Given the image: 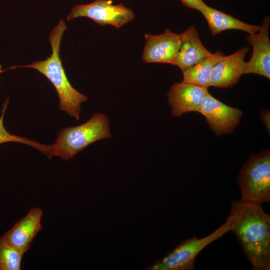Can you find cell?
Segmentation results:
<instances>
[{
  "instance_id": "obj_1",
  "label": "cell",
  "mask_w": 270,
  "mask_h": 270,
  "mask_svg": "<svg viewBox=\"0 0 270 270\" xmlns=\"http://www.w3.org/2000/svg\"><path fill=\"white\" fill-rule=\"evenodd\" d=\"M230 216L232 231L254 270H270V216L260 204L233 201Z\"/></svg>"
},
{
  "instance_id": "obj_2",
  "label": "cell",
  "mask_w": 270,
  "mask_h": 270,
  "mask_svg": "<svg viewBox=\"0 0 270 270\" xmlns=\"http://www.w3.org/2000/svg\"><path fill=\"white\" fill-rule=\"evenodd\" d=\"M67 28L64 20L61 19L50 32L49 40L52 54L46 60L26 66H12L10 68H32L44 74L52 83L57 92L60 99V109L76 120H79L81 104L88 100V97L76 90L71 85L60 56L61 41Z\"/></svg>"
},
{
  "instance_id": "obj_3",
  "label": "cell",
  "mask_w": 270,
  "mask_h": 270,
  "mask_svg": "<svg viewBox=\"0 0 270 270\" xmlns=\"http://www.w3.org/2000/svg\"><path fill=\"white\" fill-rule=\"evenodd\" d=\"M107 138H112L110 120L104 114L95 113L82 124L61 129L45 155L50 160L58 156L68 160L90 144Z\"/></svg>"
},
{
  "instance_id": "obj_4",
  "label": "cell",
  "mask_w": 270,
  "mask_h": 270,
  "mask_svg": "<svg viewBox=\"0 0 270 270\" xmlns=\"http://www.w3.org/2000/svg\"><path fill=\"white\" fill-rule=\"evenodd\" d=\"M238 182L243 202L262 205L270 202V152L251 155L242 168Z\"/></svg>"
},
{
  "instance_id": "obj_5",
  "label": "cell",
  "mask_w": 270,
  "mask_h": 270,
  "mask_svg": "<svg viewBox=\"0 0 270 270\" xmlns=\"http://www.w3.org/2000/svg\"><path fill=\"white\" fill-rule=\"evenodd\" d=\"M231 218L204 238L192 237L187 239L170 252L150 268L153 270H193L197 255L207 246L230 231Z\"/></svg>"
},
{
  "instance_id": "obj_6",
  "label": "cell",
  "mask_w": 270,
  "mask_h": 270,
  "mask_svg": "<svg viewBox=\"0 0 270 270\" xmlns=\"http://www.w3.org/2000/svg\"><path fill=\"white\" fill-rule=\"evenodd\" d=\"M133 10L122 3L113 4L112 0H96L88 4H77L66 16L68 20L86 17L100 26L120 28L134 18Z\"/></svg>"
},
{
  "instance_id": "obj_7",
  "label": "cell",
  "mask_w": 270,
  "mask_h": 270,
  "mask_svg": "<svg viewBox=\"0 0 270 270\" xmlns=\"http://www.w3.org/2000/svg\"><path fill=\"white\" fill-rule=\"evenodd\" d=\"M198 112L205 116L216 136L232 133L239 124L243 112L218 100L209 92L203 98Z\"/></svg>"
},
{
  "instance_id": "obj_8",
  "label": "cell",
  "mask_w": 270,
  "mask_h": 270,
  "mask_svg": "<svg viewBox=\"0 0 270 270\" xmlns=\"http://www.w3.org/2000/svg\"><path fill=\"white\" fill-rule=\"evenodd\" d=\"M146 40L142 56L147 63L158 62L174 64L180 46V34L166 29L163 34H144Z\"/></svg>"
},
{
  "instance_id": "obj_9",
  "label": "cell",
  "mask_w": 270,
  "mask_h": 270,
  "mask_svg": "<svg viewBox=\"0 0 270 270\" xmlns=\"http://www.w3.org/2000/svg\"><path fill=\"white\" fill-rule=\"evenodd\" d=\"M249 48L244 47L226 56L212 68L209 77V86L220 88L232 87L240 77L246 74V62L244 60Z\"/></svg>"
},
{
  "instance_id": "obj_10",
  "label": "cell",
  "mask_w": 270,
  "mask_h": 270,
  "mask_svg": "<svg viewBox=\"0 0 270 270\" xmlns=\"http://www.w3.org/2000/svg\"><path fill=\"white\" fill-rule=\"evenodd\" d=\"M270 17L266 16L258 32L246 36L247 42L252 46V52L246 62V74H255L270 78Z\"/></svg>"
},
{
  "instance_id": "obj_11",
  "label": "cell",
  "mask_w": 270,
  "mask_h": 270,
  "mask_svg": "<svg viewBox=\"0 0 270 270\" xmlns=\"http://www.w3.org/2000/svg\"><path fill=\"white\" fill-rule=\"evenodd\" d=\"M208 88L183 81L172 84L167 93L172 116L180 117L186 112H197L203 98L209 92Z\"/></svg>"
},
{
  "instance_id": "obj_12",
  "label": "cell",
  "mask_w": 270,
  "mask_h": 270,
  "mask_svg": "<svg viewBox=\"0 0 270 270\" xmlns=\"http://www.w3.org/2000/svg\"><path fill=\"white\" fill-rule=\"evenodd\" d=\"M42 210L32 208L2 236L13 246L24 254L30 248L38 233L42 230Z\"/></svg>"
},
{
  "instance_id": "obj_13",
  "label": "cell",
  "mask_w": 270,
  "mask_h": 270,
  "mask_svg": "<svg viewBox=\"0 0 270 270\" xmlns=\"http://www.w3.org/2000/svg\"><path fill=\"white\" fill-rule=\"evenodd\" d=\"M180 35V46L174 64L184 72L212 54L202 44L194 26H190Z\"/></svg>"
},
{
  "instance_id": "obj_14",
  "label": "cell",
  "mask_w": 270,
  "mask_h": 270,
  "mask_svg": "<svg viewBox=\"0 0 270 270\" xmlns=\"http://www.w3.org/2000/svg\"><path fill=\"white\" fill-rule=\"evenodd\" d=\"M200 12L206 19L208 28L212 36L229 30H242L248 34H252L258 32L260 28V26L248 24L230 14L208 6Z\"/></svg>"
},
{
  "instance_id": "obj_15",
  "label": "cell",
  "mask_w": 270,
  "mask_h": 270,
  "mask_svg": "<svg viewBox=\"0 0 270 270\" xmlns=\"http://www.w3.org/2000/svg\"><path fill=\"white\" fill-rule=\"evenodd\" d=\"M225 55L218 50L182 72L183 82L209 87V77L214 66Z\"/></svg>"
},
{
  "instance_id": "obj_16",
  "label": "cell",
  "mask_w": 270,
  "mask_h": 270,
  "mask_svg": "<svg viewBox=\"0 0 270 270\" xmlns=\"http://www.w3.org/2000/svg\"><path fill=\"white\" fill-rule=\"evenodd\" d=\"M24 254L0 238V270H20Z\"/></svg>"
},
{
  "instance_id": "obj_17",
  "label": "cell",
  "mask_w": 270,
  "mask_h": 270,
  "mask_svg": "<svg viewBox=\"0 0 270 270\" xmlns=\"http://www.w3.org/2000/svg\"><path fill=\"white\" fill-rule=\"evenodd\" d=\"M8 104V99L7 98L4 103L2 114L0 117V144L7 142L22 143L31 146L44 154L48 150V144H42L34 140L12 134L6 130L4 126V117Z\"/></svg>"
},
{
  "instance_id": "obj_18",
  "label": "cell",
  "mask_w": 270,
  "mask_h": 270,
  "mask_svg": "<svg viewBox=\"0 0 270 270\" xmlns=\"http://www.w3.org/2000/svg\"><path fill=\"white\" fill-rule=\"evenodd\" d=\"M180 1L186 6L198 11L208 6L202 0H180Z\"/></svg>"
},
{
  "instance_id": "obj_19",
  "label": "cell",
  "mask_w": 270,
  "mask_h": 270,
  "mask_svg": "<svg viewBox=\"0 0 270 270\" xmlns=\"http://www.w3.org/2000/svg\"><path fill=\"white\" fill-rule=\"evenodd\" d=\"M262 119L264 120V124H265L266 126L270 128V114L267 110H264L262 112Z\"/></svg>"
},
{
  "instance_id": "obj_20",
  "label": "cell",
  "mask_w": 270,
  "mask_h": 270,
  "mask_svg": "<svg viewBox=\"0 0 270 270\" xmlns=\"http://www.w3.org/2000/svg\"><path fill=\"white\" fill-rule=\"evenodd\" d=\"M2 72V66H1V65L0 64V74Z\"/></svg>"
}]
</instances>
